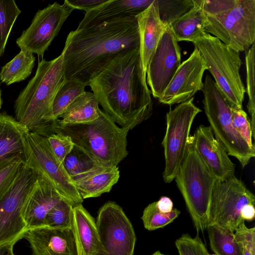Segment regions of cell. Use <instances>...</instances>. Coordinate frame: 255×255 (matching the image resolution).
<instances>
[{"mask_svg": "<svg viewBox=\"0 0 255 255\" xmlns=\"http://www.w3.org/2000/svg\"><path fill=\"white\" fill-rule=\"evenodd\" d=\"M24 163L17 158L0 162V198L14 181Z\"/></svg>", "mask_w": 255, "mask_h": 255, "instance_id": "8d00e7d4", "label": "cell"}, {"mask_svg": "<svg viewBox=\"0 0 255 255\" xmlns=\"http://www.w3.org/2000/svg\"><path fill=\"white\" fill-rule=\"evenodd\" d=\"M99 102L91 92L85 91L66 108L58 121L63 124H84L93 122L100 116Z\"/></svg>", "mask_w": 255, "mask_h": 255, "instance_id": "484cf974", "label": "cell"}, {"mask_svg": "<svg viewBox=\"0 0 255 255\" xmlns=\"http://www.w3.org/2000/svg\"><path fill=\"white\" fill-rule=\"evenodd\" d=\"M74 9L83 10L87 12L109 2L110 0H65Z\"/></svg>", "mask_w": 255, "mask_h": 255, "instance_id": "b9f144b4", "label": "cell"}, {"mask_svg": "<svg viewBox=\"0 0 255 255\" xmlns=\"http://www.w3.org/2000/svg\"><path fill=\"white\" fill-rule=\"evenodd\" d=\"M74 9L65 0L48 5L35 13L30 26L16 40L20 50L43 57L64 22Z\"/></svg>", "mask_w": 255, "mask_h": 255, "instance_id": "5bb4252c", "label": "cell"}, {"mask_svg": "<svg viewBox=\"0 0 255 255\" xmlns=\"http://www.w3.org/2000/svg\"><path fill=\"white\" fill-rule=\"evenodd\" d=\"M233 125L242 137L252 148H255L253 142V133L247 114L243 109L231 108Z\"/></svg>", "mask_w": 255, "mask_h": 255, "instance_id": "f35d334b", "label": "cell"}, {"mask_svg": "<svg viewBox=\"0 0 255 255\" xmlns=\"http://www.w3.org/2000/svg\"><path fill=\"white\" fill-rule=\"evenodd\" d=\"M154 0H110L85 13L76 29L100 25L113 20L135 17L146 9Z\"/></svg>", "mask_w": 255, "mask_h": 255, "instance_id": "44dd1931", "label": "cell"}, {"mask_svg": "<svg viewBox=\"0 0 255 255\" xmlns=\"http://www.w3.org/2000/svg\"><path fill=\"white\" fill-rule=\"evenodd\" d=\"M209 255H215V254H212V255L209 254Z\"/></svg>", "mask_w": 255, "mask_h": 255, "instance_id": "c3c4849f", "label": "cell"}, {"mask_svg": "<svg viewBox=\"0 0 255 255\" xmlns=\"http://www.w3.org/2000/svg\"><path fill=\"white\" fill-rule=\"evenodd\" d=\"M150 255H164L163 254H162L159 251H157Z\"/></svg>", "mask_w": 255, "mask_h": 255, "instance_id": "bcb514c9", "label": "cell"}, {"mask_svg": "<svg viewBox=\"0 0 255 255\" xmlns=\"http://www.w3.org/2000/svg\"><path fill=\"white\" fill-rule=\"evenodd\" d=\"M204 31L211 33L231 49L247 51L255 39V0H238L232 8L207 15Z\"/></svg>", "mask_w": 255, "mask_h": 255, "instance_id": "ba28073f", "label": "cell"}, {"mask_svg": "<svg viewBox=\"0 0 255 255\" xmlns=\"http://www.w3.org/2000/svg\"><path fill=\"white\" fill-rule=\"evenodd\" d=\"M24 237L34 255H77L72 229L42 226L28 230Z\"/></svg>", "mask_w": 255, "mask_h": 255, "instance_id": "ac0fdd59", "label": "cell"}, {"mask_svg": "<svg viewBox=\"0 0 255 255\" xmlns=\"http://www.w3.org/2000/svg\"><path fill=\"white\" fill-rule=\"evenodd\" d=\"M35 57L30 52L20 51L3 66L0 72V80L7 86L25 80L32 72Z\"/></svg>", "mask_w": 255, "mask_h": 255, "instance_id": "83f0119b", "label": "cell"}, {"mask_svg": "<svg viewBox=\"0 0 255 255\" xmlns=\"http://www.w3.org/2000/svg\"><path fill=\"white\" fill-rule=\"evenodd\" d=\"M193 0V7L170 25L178 42H193L205 33L207 16L203 10V0Z\"/></svg>", "mask_w": 255, "mask_h": 255, "instance_id": "d4e9b609", "label": "cell"}, {"mask_svg": "<svg viewBox=\"0 0 255 255\" xmlns=\"http://www.w3.org/2000/svg\"><path fill=\"white\" fill-rule=\"evenodd\" d=\"M38 174L24 163L14 181L0 198V244L16 243L27 232L22 211Z\"/></svg>", "mask_w": 255, "mask_h": 255, "instance_id": "9c48e42d", "label": "cell"}, {"mask_svg": "<svg viewBox=\"0 0 255 255\" xmlns=\"http://www.w3.org/2000/svg\"><path fill=\"white\" fill-rule=\"evenodd\" d=\"M156 204L159 211L162 213H169L173 210V202L167 197H161L158 201H156Z\"/></svg>", "mask_w": 255, "mask_h": 255, "instance_id": "7bdbcfd3", "label": "cell"}, {"mask_svg": "<svg viewBox=\"0 0 255 255\" xmlns=\"http://www.w3.org/2000/svg\"><path fill=\"white\" fill-rule=\"evenodd\" d=\"M38 173L35 186L22 211L27 231L44 226L48 212L63 198L47 178Z\"/></svg>", "mask_w": 255, "mask_h": 255, "instance_id": "d6986e66", "label": "cell"}, {"mask_svg": "<svg viewBox=\"0 0 255 255\" xmlns=\"http://www.w3.org/2000/svg\"><path fill=\"white\" fill-rule=\"evenodd\" d=\"M120 171L118 166H94L74 181L84 200L97 197L109 192L119 181Z\"/></svg>", "mask_w": 255, "mask_h": 255, "instance_id": "603a6c76", "label": "cell"}, {"mask_svg": "<svg viewBox=\"0 0 255 255\" xmlns=\"http://www.w3.org/2000/svg\"><path fill=\"white\" fill-rule=\"evenodd\" d=\"M181 64V52L171 26L166 25L146 71L153 97L159 99Z\"/></svg>", "mask_w": 255, "mask_h": 255, "instance_id": "9a60e30c", "label": "cell"}, {"mask_svg": "<svg viewBox=\"0 0 255 255\" xmlns=\"http://www.w3.org/2000/svg\"><path fill=\"white\" fill-rule=\"evenodd\" d=\"M64 81L62 54L50 61H38L35 75L15 102L16 120L30 131L45 127L54 98Z\"/></svg>", "mask_w": 255, "mask_h": 255, "instance_id": "277c9868", "label": "cell"}, {"mask_svg": "<svg viewBox=\"0 0 255 255\" xmlns=\"http://www.w3.org/2000/svg\"><path fill=\"white\" fill-rule=\"evenodd\" d=\"M255 43L246 51L245 62L247 70V89L249 101L247 106L251 117L250 122L253 138L255 139Z\"/></svg>", "mask_w": 255, "mask_h": 255, "instance_id": "e575fe53", "label": "cell"}, {"mask_svg": "<svg viewBox=\"0 0 255 255\" xmlns=\"http://www.w3.org/2000/svg\"><path fill=\"white\" fill-rule=\"evenodd\" d=\"M72 230L77 255H96L99 240L96 220L82 204L73 206Z\"/></svg>", "mask_w": 255, "mask_h": 255, "instance_id": "cb8c5ba5", "label": "cell"}, {"mask_svg": "<svg viewBox=\"0 0 255 255\" xmlns=\"http://www.w3.org/2000/svg\"><path fill=\"white\" fill-rule=\"evenodd\" d=\"M201 54L217 85L232 108L242 109L246 90L240 74V52L217 37L205 33L192 42Z\"/></svg>", "mask_w": 255, "mask_h": 255, "instance_id": "8992f818", "label": "cell"}, {"mask_svg": "<svg viewBox=\"0 0 255 255\" xmlns=\"http://www.w3.org/2000/svg\"><path fill=\"white\" fill-rule=\"evenodd\" d=\"M73 205L63 198L47 214L44 226L56 229H72Z\"/></svg>", "mask_w": 255, "mask_h": 255, "instance_id": "4dcf8cb0", "label": "cell"}, {"mask_svg": "<svg viewBox=\"0 0 255 255\" xmlns=\"http://www.w3.org/2000/svg\"><path fill=\"white\" fill-rule=\"evenodd\" d=\"M43 131L36 132L44 135L49 143L50 147L58 160L63 163L65 157L73 150L74 144L71 137L68 135L59 133L48 131L46 130H40Z\"/></svg>", "mask_w": 255, "mask_h": 255, "instance_id": "d590c367", "label": "cell"}, {"mask_svg": "<svg viewBox=\"0 0 255 255\" xmlns=\"http://www.w3.org/2000/svg\"><path fill=\"white\" fill-rule=\"evenodd\" d=\"M86 85L76 80H65L54 98L46 124L58 119L68 106L85 91Z\"/></svg>", "mask_w": 255, "mask_h": 255, "instance_id": "f1b7e54d", "label": "cell"}, {"mask_svg": "<svg viewBox=\"0 0 255 255\" xmlns=\"http://www.w3.org/2000/svg\"><path fill=\"white\" fill-rule=\"evenodd\" d=\"M197 152L209 170L217 180L235 176V165L224 146L214 136L210 126H199L190 136Z\"/></svg>", "mask_w": 255, "mask_h": 255, "instance_id": "e0dca14e", "label": "cell"}, {"mask_svg": "<svg viewBox=\"0 0 255 255\" xmlns=\"http://www.w3.org/2000/svg\"><path fill=\"white\" fill-rule=\"evenodd\" d=\"M238 0H203V10L206 15L217 14L233 7Z\"/></svg>", "mask_w": 255, "mask_h": 255, "instance_id": "60d3db41", "label": "cell"}, {"mask_svg": "<svg viewBox=\"0 0 255 255\" xmlns=\"http://www.w3.org/2000/svg\"><path fill=\"white\" fill-rule=\"evenodd\" d=\"M255 204L254 194L235 176L224 181L216 180L212 194L209 224L215 223L234 232L245 221L241 216L243 208Z\"/></svg>", "mask_w": 255, "mask_h": 255, "instance_id": "4fadbf2b", "label": "cell"}, {"mask_svg": "<svg viewBox=\"0 0 255 255\" xmlns=\"http://www.w3.org/2000/svg\"><path fill=\"white\" fill-rule=\"evenodd\" d=\"M15 242L0 244V255H14L13 252Z\"/></svg>", "mask_w": 255, "mask_h": 255, "instance_id": "f6af8a7d", "label": "cell"}, {"mask_svg": "<svg viewBox=\"0 0 255 255\" xmlns=\"http://www.w3.org/2000/svg\"><path fill=\"white\" fill-rule=\"evenodd\" d=\"M96 224L99 245L96 255H133L136 236L122 208L109 201L99 210Z\"/></svg>", "mask_w": 255, "mask_h": 255, "instance_id": "7c38bea8", "label": "cell"}, {"mask_svg": "<svg viewBox=\"0 0 255 255\" xmlns=\"http://www.w3.org/2000/svg\"><path fill=\"white\" fill-rule=\"evenodd\" d=\"M254 205L253 204H248L246 205L242 209L241 216L244 221H251L255 219V209Z\"/></svg>", "mask_w": 255, "mask_h": 255, "instance_id": "ee69618b", "label": "cell"}, {"mask_svg": "<svg viewBox=\"0 0 255 255\" xmlns=\"http://www.w3.org/2000/svg\"><path fill=\"white\" fill-rule=\"evenodd\" d=\"M139 47L135 17L71 31L61 53L64 79L88 86L121 51Z\"/></svg>", "mask_w": 255, "mask_h": 255, "instance_id": "7a4b0ae2", "label": "cell"}, {"mask_svg": "<svg viewBox=\"0 0 255 255\" xmlns=\"http://www.w3.org/2000/svg\"><path fill=\"white\" fill-rule=\"evenodd\" d=\"M235 232L236 239L242 245L243 255H255V227L248 228L244 221Z\"/></svg>", "mask_w": 255, "mask_h": 255, "instance_id": "ab89813d", "label": "cell"}, {"mask_svg": "<svg viewBox=\"0 0 255 255\" xmlns=\"http://www.w3.org/2000/svg\"><path fill=\"white\" fill-rule=\"evenodd\" d=\"M175 244L179 255H209L198 235L192 238L188 234H183Z\"/></svg>", "mask_w": 255, "mask_h": 255, "instance_id": "74e56055", "label": "cell"}, {"mask_svg": "<svg viewBox=\"0 0 255 255\" xmlns=\"http://www.w3.org/2000/svg\"><path fill=\"white\" fill-rule=\"evenodd\" d=\"M63 165L74 182L98 164L74 146L71 152L65 157Z\"/></svg>", "mask_w": 255, "mask_h": 255, "instance_id": "836d02e7", "label": "cell"}, {"mask_svg": "<svg viewBox=\"0 0 255 255\" xmlns=\"http://www.w3.org/2000/svg\"><path fill=\"white\" fill-rule=\"evenodd\" d=\"M197 235L206 230L216 178L201 159L190 136L184 159L174 178Z\"/></svg>", "mask_w": 255, "mask_h": 255, "instance_id": "5b68a950", "label": "cell"}, {"mask_svg": "<svg viewBox=\"0 0 255 255\" xmlns=\"http://www.w3.org/2000/svg\"><path fill=\"white\" fill-rule=\"evenodd\" d=\"M50 123L44 128L70 136L74 146L98 165L118 166L128 154L129 130L118 126L101 110L99 117L90 123L63 124L56 120Z\"/></svg>", "mask_w": 255, "mask_h": 255, "instance_id": "3957f363", "label": "cell"}, {"mask_svg": "<svg viewBox=\"0 0 255 255\" xmlns=\"http://www.w3.org/2000/svg\"><path fill=\"white\" fill-rule=\"evenodd\" d=\"M176 208L169 213H164L157 208L156 201L149 204L143 211L141 219L145 229L151 231L163 228L173 222L180 214Z\"/></svg>", "mask_w": 255, "mask_h": 255, "instance_id": "d6a6232c", "label": "cell"}, {"mask_svg": "<svg viewBox=\"0 0 255 255\" xmlns=\"http://www.w3.org/2000/svg\"><path fill=\"white\" fill-rule=\"evenodd\" d=\"M27 160L25 164L44 175L61 196L73 206L83 199L65 169L53 153L46 137L38 133H26Z\"/></svg>", "mask_w": 255, "mask_h": 255, "instance_id": "8fae6325", "label": "cell"}, {"mask_svg": "<svg viewBox=\"0 0 255 255\" xmlns=\"http://www.w3.org/2000/svg\"><path fill=\"white\" fill-rule=\"evenodd\" d=\"M21 10L14 0H0V58L12 27Z\"/></svg>", "mask_w": 255, "mask_h": 255, "instance_id": "f546056e", "label": "cell"}, {"mask_svg": "<svg viewBox=\"0 0 255 255\" xmlns=\"http://www.w3.org/2000/svg\"><path fill=\"white\" fill-rule=\"evenodd\" d=\"M206 70V63L198 49L195 47L189 58L181 63L158 100L163 104L171 106L193 98L197 92L202 90V78Z\"/></svg>", "mask_w": 255, "mask_h": 255, "instance_id": "2e32d148", "label": "cell"}, {"mask_svg": "<svg viewBox=\"0 0 255 255\" xmlns=\"http://www.w3.org/2000/svg\"><path fill=\"white\" fill-rule=\"evenodd\" d=\"M28 131L15 118L0 113V162L17 158L26 163Z\"/></svg>", "mask_w": 255, "mask_h": 255, "instance_id": "7402d4cb", "label": "cell"}, {"mask_svg": "<svg viewBox=\"0 0 255 255\" xmlns=\"http://www.w3.org/2000/svg\"><path fill=\"white\" fill-rule=\"evenodd\" d=\"M194 98L170 109L166 115V128L162 142L165 157L163 179L172 181L184 159L193 121L201 110L193 103Z\"/></svg>", "mask_w": 255, "mask_h": 255, "instance_id": "30bf717a", "label": "cell"}, {"mask_svg": "<svg viewBox=\"0 0 255 255\" xmlns=\"http://www.w3.org/2000/svg\"><path fill=\"white\" fill-rule=\"evenodd\" d=\"M2 102H3V101H2V98H1V90L0 88V110L1 108Z\"/></svg>", "mask_w": 255, "mask_h": 255, "instance_id": "7dc6e473", "label": "cell"}, {"mask_svg": "<svg viewBox=\"0 0 255 255\" xmlns=\"http://www.w3.org/2000/svg\"><path fill=\"white\" fill-rule=\"evenodd\" d=\"M140 40V55L144 73L147 67L166 25L161 20L156 0L146 9L135 16Z\"/></svg>", "mask_w": 255, "mask_h": 255, "instance_id": "ffe728a7", "label": "cell"}, {"mask_svg": "<svg viewBox=\"0 0 255 255\" xmlns=\"http://www.w3.org/2000/svg\"><path fill=\"white\" fill-rule=\"evenodd\" d=\"M202 101L207 119L215 138L225 148L228 154L236 158L243 168L255 156L251 148L234 128L231 107L215 81L206 75L202 90Z\"/></svg>", "mask_w": 255, "mask_h": 255, "instance_id": "52a82bcc", "label": "cell"}, {"mask_svg": "<svg viewBox=\"0 0 255 255\" xmlns=\"http://www.w3.org/2000/svg\"><path fill=\"white\" fill-rule=\"evenodd\" d=\"M159 17L166 25H171L193 6V0H156Z\"/></svg>", "mask_w": 255, "mask_h": 255, "instance_id": "1f68e13d", "label": "cell"}, {"mask_svg": "<svg viewBox=\"0 0 255 255\" xmlns=\"http://www.w3.org/2000/svg\"><path fill=\"white\" fill-rule=\"evenodd\" d=\"M207 230L211 249L216 255H243L241 243L234 232L218 224H209Z\"/></svg>", "mask_w": 255, "mask_h": 255, "instance_id": "4316f807", "label": "cell"}, {"mask_svg": "<svg viewBox=\"0 0 255 255\" xmlns=\"http://www.w3.org/2000/svg\"><path fill=\"white\" fill-rule=\"evenodd\" d=\"M104 112L128 130L152 113L140 48L121 51L88 84Z\"/></svg>", "mask_w": 255, "mask_h": 255, "instance_id": "6da1fadb", "label": "cell"}]
</instances>
